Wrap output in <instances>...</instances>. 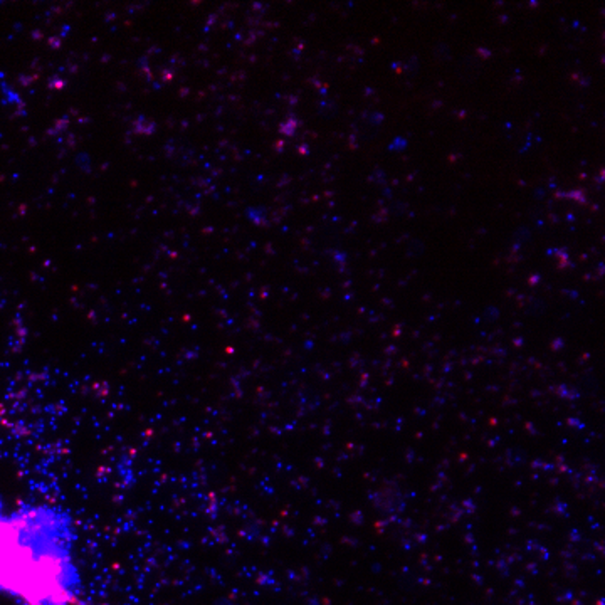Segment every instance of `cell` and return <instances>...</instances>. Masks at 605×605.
Wrapping results in <instances>:
<instances>
[{
  "mask_svg": "<svg viewBox=\"0 0 605 605\" xmlns=\"http://www.w3.org/2000/svg\"><path fill=\"white\" fill-rule=\"evenodd\" d=\"M36 516H0V592L29 605L75 602L66 585L63 546L36 543Z\"/></svg>",
  "mask_w": 605,
  "mask_h": 605,
  "instance_id": "cell-1",
  "label": "cell"
}]
</instances>
